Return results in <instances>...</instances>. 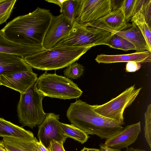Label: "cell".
I'll return each instance as SVG.
<instances>
[{
    "label": "cell",
    "instance_id": "obj_38",
    "mask_svg": "<svg viewBox=\"0 0 151 151\" xmlns=\"http://www.w3.org/2000/svg\"></svg>",
    "mask_w": 151,
    "mask_h": 151
},
{
    "label": "cell",
    "instance_id": "obj_10",
    "mask_svg": "<svg viewBox=\"0 0 151 151\" xmlns=\"http://www.w3.org/2000/svg\"><path fill=\"white\" fill-rule=\"evenodd\" d=\"M73 25L70 21L61 14L53 16L45 35L42 46L45 50L51 49L69 33Z\"/></svg>",
    "mask_w": 151,
    "mask_h": 151
},
{
    "label": "cell",
    "instance_id": "obj_11",
    "mask_svg": "<svg viewBox=\"0 0 151 151\" xmlns=\"http://www.w3.org/2000/svg\"><path fill=\"white\" fill-rule=\"evenodd\" d=\"M37 78V74L32 70L17 72L0 76V85L4 86L23 93L35 83Z\"/></svg>",
    "mask_w": 151,
    "mask_h": 151
},
{
    "label": "cell",
    "instance_id": "obj_5",
    "mask_svg": "<svg viewBox=\"0 0 151 151\" xmlns=\"http://www.w3.org/2000/svg\"><path fill=\"white\" fill-rule=\"evenodd\" d=\"M114 33L76 21L68 34L55 46L80 47L107 45Z\"/></svg>",
    "mask_w": 151,
    "mask_h": 151
},
{
    "label": "cell",
    "instance_id": "obj_8",
    "mask_svg": "<svg viewBox=\"0 0 151 151\" xmlns=\"http://www.w3.org/2000/svg\"><path fill=\"white\" fill-rule=\"evenodd\" d=\"M111 12V0H81L75 21L85 24L95 21Z\"/></svg>",
    "mask_w": 151,
    "mask_h": 151
},
{
    "label": "cell",
    "instance_id": "obj_12",
    "mask_svg": "<svg viewBox=\"0 0 151 151\" xmlns=\"http://www.w3.org/2000/svg\"><path fill=\"white\" fill-rule=\"evenodd\" d=\"M140 122L127 126L111 137L106 139L104 145L112 148H127L136 140L141 132Z\"/></svg>",
    "mask_w": 151,
    "mask_h": 151
},
{
    "label": "cell",
    "instance_id": "obj_30",
    "mask_svg": "<svg viewBox=\"0 0 151 151\" xmlns=\"http://www.w3.org/2000/svg\"><path fill=\"white\" fill-rule=\"evenodd\" d=\"M141 67L140 63L134 62H127L126 66V70L127 72H134L139 70Z\"/></svg>",
    "mask_w": 151,
    "mask_h": 151
},
{
    "label": "cell",
    "instance_id": "obj_18",
    "mask_svg": "<svg viewBox=\"0 0 151 151\" xmlns=\"http://www.w3.org/2000/svg\"><path fill=\"white\" fill-rule=\"evenodd\" d=\"M0 137L32 139L35 137L31 131L0 118Z\"/></svg>",
    "mask_w": 151,
    "mask_h": 151
},
{
    "label": "cell",
    "instance_id": "obj_37",
    "mask_svg": "<svg viewBox=\"0 0 151 151\" xmlns=\"http://www.w3.org/2000/svg\"><path fill=\"white\" fill-rule=\"evenodd\" d=\"M125 151H146L144 150L140 149H135L132 147L127 148Z\"/></svg>",
    "mask_w": 151,
    "mask_h": 151
},
{
    "label": "cell",
    "instance_id": "obj_17",
    "mask_svg": "<svg viewBox=\"0 0 151 151\" xmlns=\"http://www.w3.org/2000/svg\"><path fill=\"white\" fill-rule=\"evenodd\" d=\"M129 26L122 31L113 33L124 38L132 43L135 46L136 52L148 51L151 52L138 27L133 23Z\"/></svg>",
    "mask_w": 151,
    "mask_h": 151
},
{
    "label": "cell",
    "instance_id": "obj_35",
    "mask_svg": "<svg viewBox=\"0 0 151 151\" xmlns=\"http://www.w3.org/2000/svg\"><path fill=\"white\" fill-rule=\"evenodd\" d=\"M81 151H100L99 149L96 148H90L84 147Z\"/></svg>",
    "mask_w": 151,
    "mask_h": 151
},
{
    "label": "cell",
    "instance_id": "obj_14",
    "mask_svg": "<svg viewBox=\"0 0 151 151\" xmlns=\"http://www.w3.org/2000/svg\"><path fill=\"white\" fill-rule=\"evenodd\" d=\"M32 68L20 56L0 52V76L32 70Z\"/></svg>",
    "mask_w": 151,
    "mask_h": 151
},
{
    "label": "cell",
    "instance_id": "obj_29",
    "mask_svg": "<svg viewBox=\"0 0 151 151\" xmlns=\"http://www.w3.org/2000/svg\"><path fill=\"white\" fill-rule=\"evenodd\" d=\"M62 142L57 141L54 140L50 141L47 148L49 151H65Z\"/></svg>",
    "mask_w": 151,
    "mask_h": 151
},
{
    "label": "cell",
    "instance_id": "obj_23",
    "mask_svg": "<svg viewBox=\"0 0 151 151\" xmlns=\"http://www.w3.org/2000/svg\"><path fill=\"white\" fill-rule=\"evenodd\" d=\"M107 45L111 48L122 50L125 51L135 50V46L130 42L124 38L115 34H114Z\"/></svg>",
    "mask_w": 151,
    "mask_h": 151
},
{
    "label": "cell",
    "instance_id": "obj_20",
    "mask_svg": "<svg viewBox=\"0 0 151 151\" xmlns=\"http://www.w3.org/2000/svg\"><path fill=\"white\" fill-rule=\"evenodd\" d=\"M131 20L140 31L151 52V27L147 23L144 16L140 12H138L134 14Z\"/></svg>",
    "mask_w": 151,
    "mask_h": 151
},
{
    "label": "cell",
    "instance_id": "obj_2",
    "mask_svg": "<svg viewBox=\"0 0 151 151\" xmlns=\"http://www.w3.org/2000/svg\"><path fill=\"white\" fill-rule=\"evenodd\" d=\"M66 116L71 124L102 139L109 138L124 128L123 124L99 114L92 105L80 99L70 104Z\"/></svg>",
    "mask_w": 151,
    "mask_h": 151
},
{
    "label": "cell",
    "instance_id": "obj_36",
    "mask_svg": "<svg viewBox=\"0 0 151 151\" xmlns=\"http://www.w3.org/2000/svg\"><path fill=\"white\" fill-rule=\"evenodd\" d=\"M0 151H7L4 143L2 140L0 139Z\"/></svg>",
    "mask_w": 151,
    "mask_h": 151
},
{
    "label": "cell",
    "instance_id": "obj_19",
    "mask_svg": "<svg viewBox=\"0 0 151 151\" xmlns=\"http://www.w3.org/2000/svg\"><path fill=\"white\" fill-rule=\"evenodd\" d=\"M2 140L7 151H38L35 137L32 139L4 137Z\"/></svg>",
    "mask_w": 151,
    "mask_h": 151
},
{
    "label": "cell",
    "instance_id": "obj_1",
    "mask_svg": "<svg viewBox=\"0 0 151 151\" xmlns=\"http://www.w3.org/2000/svg\"><path fill=\"white\" fill-rule=\"evenodd\" d=\"M53 16L50 10L37 7L32 12L15 18L1 30L14 42L45 50L43 42Z\"/></svg>",
    "mask_w": 151,
    "mask_h": 151
},
{
    "label": "cell",
    "instance_id": "obj_9",
    "mask_svg": "<svg viewBox=\"0 0 151 151\" xmlns=\"http://www.w3.org/2000/svg\"><path fill=\"white\" fill-rule=\"evenodd\" d=\"M59 116L54 113H47L44 121L38 126L37 136L39 141L47 148L51 140L64 143L67 138L61 128Z\"/></svg>",
    "mask_w": 151,
    "mask_h": 151
},
{
    "label": "cell",
    "instance_id": "obj_16",
    "mask_svg": "<svg viewBox=\"0 0 151 151\" xmlns=\"http://www.w3.org/2000/svg\"><path fill=\"white\" fill-rule=\"evenodd\" d=\"M44 50L25 46L14 42L6 38L0 30V52L20 56L23 59L27 56L33 55Z\"/></svg>",
    "mask_w": 151,
    "mask_h": 151
},
{
    "label": "cell",
    "instance_id": "obj_27",
    "mask_svg": "<svg viewBox=\"0 0 151 151\" xmlns=\"http://www.w3.org/2000/svg\"><path fill=\"white\" fill-rule=\"evenodd\" d=\"M145 137L150 148H151V104L148 105L145 114Z\"/></svg>",
    "mask_w": 151,
    "mask_h": 151
},
{
    "label": "cell",
    "instance_id": "obj_22",
    "mask_svg": "<svg viewBox=\"0 0 151 151\" xmlns=\"http://www.w3.org/2000/svg\"><path fill=\"white\" fill-rule=\"evenodd\" d=\"M81 0H65L60 8V12L73 23L77 17Z\"/></svg>",
    "mask_w": 151,
    "mask_h": 151
},
{
    "label": "cell",
    "instance_id": "obj_34",
    "mask_svg": "<svg viewBox=\"0 0 151 151\" xmlns=\"http://www.w3.org/2000/svg\"><path fill=\"white\" fill-rule=\"evenodd\" d=\"M65 0H45L49 3H53L58 5L60 7H61L63 2Z\"/></svg>",
    "mask_w": 151,
    "mask_h": 151
},
{
    "label": "cell",
    "instance_id": "obj_26",
    "mask_svg": "<svg viewBox=\"0 0 151 151\" xmlns=\"http://www.w3.org/2000/svg\"><path fill=\"white\" fill-rule=\"evenodd\" d=\"M84 68L82 65L77 63H73L70 65L64 71L65 77L68 78L76 79L83 74Z\"/></svg>",
    "mask_w": 151,
    "mask_h": 151
},
{
    "label": "cell",
    "instance_id": "obj_31",
    "mask_svg": "<svg viewBox=\"0 0 151 151\" xmlns=\"http://www.w3.org/2000/svg\"><path fill=\"white\" fill-rule=\"evenodd\" d=\"M123 0H111V11L119 9L122 4Z\"/></svg>",
    "mask_w": 151,
    "mask_h": 151
},
{
    "label": "cell",
    "instance_id": "obj_15",
    "mask_svg": "<svg viewBox=\"0 0 151 151\" xmlns=\"http://www.w3.org/2000/svg\"><path fill=\"white\" fill-rule=\"evenodd\" d=\"M99 63L134 62L139 63H150L151 52L148 51L119 55L100 54L95 59Z\"/></svg>",
    "mask_w": 151,
    "mask_h": 151
},
{
    "label": "cell",
    "instance_id": "obj_25",
    "mask_svg": "<svg viewBox=\"0 0 151 151\" xmlns=\"http://www.w3.org/2000/svg\"><path fill=\"white\" fill-rule=\"evenodd\" d=\"M16 0H0V25L9 18Z\"/></svg>",
    "mask_w": 151,
    "mask_h": 151
},
{
    "label": "cell",
    "instance_id": "obj_32",
    "mask_svg": "<svg viewBox=\"0 0 151 151\" xmlns=\"http://www.w3.org/2000/svg\"><path fill=\"white\" fill-rule=\"evenodd\" d=\"M100 151H121V150L108 147L104 144L101 143L99 145Z\"/></svg>",
    "mask_w": 151,
    "mask_h": 151
},
{
    "label": "cell",
    "instance_id": "obj_13",
    "mask_svg": "<svg viewBox=\"0 0 151 151\" xmlns=\"http://www.w3.org/2000/svg\"><path fill=\"white\" fill-rule=\"evenodd\" d=\"M127 23L123 12L119 9L97 20L85 24L113 33L126 28L128 26Z\"/></svg>",
    "mask_w": 151,
    "mask_h": 151
},
{
    "label": "cell",
    "instance_id": "obj_21",
    "mask_svg": "<svg viewBox=\"0 0 151 151\" xmlns=\"http://www.w3.org/2000/svg\"><path fill=\"white\" fill-rule=\"evenodd\" d=\"M60 124L63 133L67 138H71L83 144L89 137L88 135L72 124L60 122Z\"/></svg>",
    "mask_w": 151,
    "mask_h": 151
},
{
    "label": "cell",
    "instance_id": "obj_6",
    "mask_svg": "<svg viewBox=\"0 0 151 151\" xmlns=\"http://www.w3.org/2000/svg\"><path fill=\"white\" fill-rule=\"evenodd\" d=\"M37 89L44 96L63 99H77L83 91L70 79L47 71L38 78L35 83Z\"/></svg>",
    "mask_w": 151,
    "mask_h": 151
},
{
    "label": "cell",
    "instance_id": "obj_28",
    "mask_svg": "<svg viewBox=\"0 0 151 151\" xmlns=\"http://www.w3.org/2000/svg\"><path fill=\"white\" fill-rule=\"evenodd\" d=\"M136 0H123L119 8L123 12L127 22L131 19L133 15Z\"/></svg>",
    "mask_w": 151,
    "mask_h": 151
},
{
    "label": "cell",
    "instance_id": "obj_7",
    "mask_svg": "<svg viewBox=\"0 0 151 151\" xmlns=\"http://www.w3.org/2000/svg\"><path fill=\"white\" fill-rule=\"evenodd\" d=\"M141 88L137 89L134 85L132 86L104 104L92 105L93 109L101 115L124 125V111L134 101Z\"/></svg>",
    "mask_w": 151,
    "mask_h": 151
},
{
    "label": "cell",
    "instance_id": "obj_4",
    "mask_svg": "<svg viewBox=\"0 0 151 151\" xmlns=\"http://www.w3.org/2000/svg\"><path fill=\"white\" fill-rule=\"evenodd\" d=\"M44 97L37 88L35 83L20 94L17 111L19 121L22 126L33 129L44 121L47 114L44 112L42 106Z\"/></svg>",
    "mask_w": 151,
    "mask_h": 151
},
{
    "label": "cell",
    "instance_id": "obj_24",
    "mask_svg": "<svg viewBox=\"0 0 151 151\" xmlns=\"http://www.w3.org/2000/svg\"><path fill=\"white\" fill-rule=\"evenodd\" d=\"M138 12L143 15L147 23L151 27V0H136L133 15Z\"/></svg>",
    "mask_w": 151,
    "mask_h": 151
},
{
    "label": "cell",
    "instance_id": "obj_33",
    "mask_svg": "<svg viewBox=\"0 0 151 151\" xmlns=\"http://www.w3.org/2000/svg\"><path fill=\"white\" fill-rule=\"evenodd\" d=\"M36 145L38 151H49L38 140L37 142Z\"/></svg>",
    "mask_w": 151,
    "mask_h": 151
},
{
    "label": "cell",
    "instance_id": "obj_3",
    "mask_svg": "<svg viewBox=\"0 0 151 151\" xmlns=\"http://www.w3.org/2000/svg\"><path fill=\"white\" fill-rule=\"evenodd\" d=\"M91 46L80 47L55 46L25 57V62L32 68L45 71L68 67L78 60Z\"/></svg>",
    "mask_w": 151,
    "mask_h": 151
}]
</instances>
